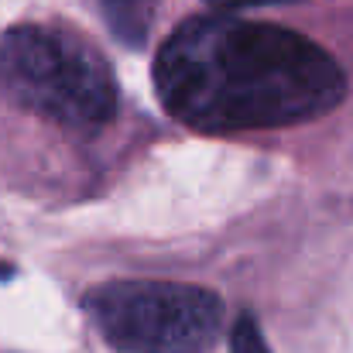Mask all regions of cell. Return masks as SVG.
Here are the masks:
<instances>
[{"instance_id":"obj_1","label":"cell","mask_w":353,"mask_h":353,"mask_svg":"<svg viewBox=\"0 0 353 353\" xmlns=\"http://www.w3.org/2000/svg\"><path fill=\"white\" fill-rule=\"evenodd\" d=\"M154 90L196 130H268L340 107L347 76L312 38L234 14L179 24L158 52Z\"/></svg>"},{"instance_id":"obj_2","label":"cell","mask_w":353,"mask_h":353,"mask_svg":"<svg viewBox=\"0 0 353 353\" xmlns=\"http://www.w3.org/2000/svg\"><path fill=\"white\" fill-rule=\"evenodd\" d=\"M0 83L28 110L69 130H100L117 114V83L107 59L59 28H10L0 38Z\"/></svg>"},{"instance_id":"obj_3","label":"cell","mask_w":353,"mask_h":353,"mask_svg":"<svg viewBox=\"0 0 353 353\" xmlns=\"http://www.w3.org/2000/svg\"><path fill=\"white\" fill-rule=\"evenodd\" d=\"M97 333L120 353H206L223 333V299L199 285L117 278L83 299Z\"/></svg>"},{"instance_id":"obj_4","label":"cell","mask_w":353,"mask_h":353,"mask_svg":"<svg viewBox=\"0 0 353 353\" xmlns=\"http://www.w3.org/2000/svg\"><path fill=\"white\" fill-rule=\"evenodd\" d=\"M103 14L110 21V31L117 34L123 45H144L151 21H154V7L158 0H100Z\"/></svg>"},{"instance_id":"obj_5","label":"cell","mask_w":353,"mask_h":353,"mask_svg":"<svg viewBox=\"0 0 353 353\" xmlns=\"http://www.w3.org/2000/svg\"><path fill=\"white\" fill-rule=\"evenodd\" d=\"M230 353H268L264 347V336L254 323V316H240L234 323V333H230Z\"/></svg>"},{"instance_id":"obj_6","label":"cell","mask_w":353,"mask_h":353,"mask_svg":"<svg viewBox=\"0 0 353 353\" xmlns=\"http://www.w3.org/2000/svg\"><path fill=\"white\" fill-rule=\"evenodd\" d=\"M213 7H223V10H234V7H257V3H281V0H206Z\"/></svg>"}]
</instances>
